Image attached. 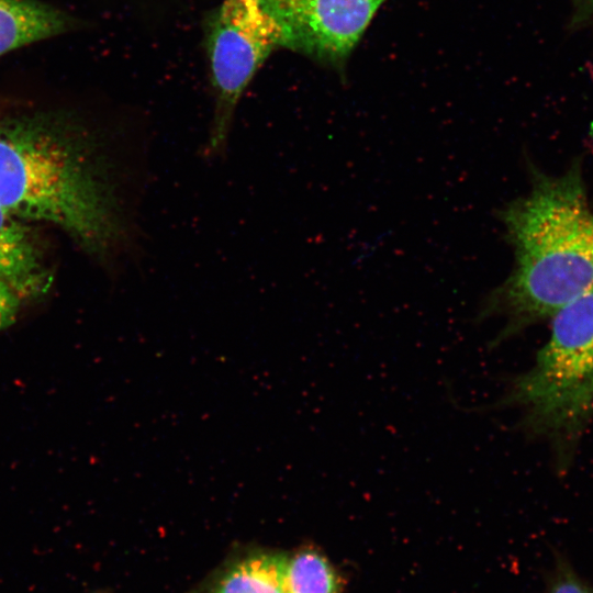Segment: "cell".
Wrapping results in <instances>:
<instances>
[{
	"label": "cell",
	"instance_id": "1",
	"mask_svg": "<svg viewBox=\"0 0 593 593\" xmlns=\"http://www.w3.org/2000/svg\"><path fill=\"white\" fill-rule=\"evenodd\" d=\"M113 176L99 143L69 122L0 115V206L60 228L103 260L138 246Z\"/></svg>",
	"mask_w": 593,
	"mask_h": 593
},
{
	"label": "cell",
	"instance_id": "2",
	"mask_svg": "<svg viewBox=\"0 0 593 593\" xmlns=\"http://www.w3.org/2000/svg\"><path fill=\"white\" fill-rule=\"evenodd\" d=\"M499 219L515 262L477 315L505 317L493 344L552 317L593 287V211L579 166L560 176L534 169L528 193L507 203Z\"/></svg>",
	"mask_w": 593,
	"mask_h": 593
},
{
	"label": "cell",
	"instance_id": "3",
	"mask_svg": "<svg viewBox=\"0 0 593 593\" xmlns=\"http://www.w3.org/2000/svg\"><path fill=\"white\" fill-rule=\"evenodd\" d=\"M500 404H517L535 433L575 435L593 414V287L553 316L551 333L530 370Z\"/></svg>",
	"mask_w": 593,
	"mask_h": 593
},
{
	"label": "cell",
	"instance_id": "4",
	"mask_svg": "<svg viewBox=\"0 0 593 593\" xmlns=\"http://www.w3.org/2000/svg\"><path fill=\"white\" fill-rule=\"evenodd\" d=\"M279 47L284 30L267 0H224L205 24V48L214 96L213 116L200 154L226 157L235 112L258 69Z\"/></svg>",
	"mask_w": 593,
	"mask_h": 593
},
{
	"label": "cell",
	"instance_id": "5",
	"mask_svg": "<svg viewBox=\"0 0 593 593\" xmlns=\"http://www.w3.org/2000/svg\"><path fill=\"white\" fill-rule=\"evenodd\" d=\"M385 0H267L287 48L342 68Z\"/></svg>",
	"mask_w": 593,
	"mask_h": 593
},
{
	"label": "cell",
	"instance_id": "6",
	"mask_svg": "<svg viewBox=\"0 0 593 593\" xmlns=\"http://www.w3.org/2000/svg\"><path fill=\"white\" fill-rule=\"evenodd\" d=\"M0 281L21 301L44 295L53 282L43 253L23 220L1 206Z\"/></svg>",
	"mask_w": 593,
	"mask_h": 593
},
{
	"label": "cell",
	"instance_id": "7",
	"mask_svg": "<svg viewBox=\"0 0 593 593\" xmlns=\"http://www.w3.org/2000/svg\"><path fill=\"white\" fill-rule=\"evenodd\" d=\"M64 15L35 0H0V56L61 33Z\"/></svg>",
	"mask_w": 593,
	"mask_h": 593
},
{
	"label": "cell",
	"instance_id": "8",
	"mask_svg": "<svg viewBox=\"0 0 593 593\" xmlns=\"http://www.w3.org/2000/svg\"><path fill=\"white\" fill-rule=\"evenodd\" d=\"M286 555L259 553L234 564L217 582L213 593H283Z\"/></svg>",
	"mask_w": 593,
	"mask_h": 593
},
{
	"label": "cell",
	"instance_id": "9",
	"mask_svg": "<svg viewBox=\"0 0 593 593\" xmlns=\"http://www.w3.org/2000/svg\"><path fill=\"white\" fill-rule=\"evenodd\" d=\"M283 593H339V579L320 552L303 549L286 556L282 570Z\"/></svg>",
	"mask_w": 593,
	"mask_h": 593
},
{
	"label": "cell",
	"instance_id": "10",
	"mask_svg": "<svg viewBox=\"0 0 593 593\" xmlns=\"http://www.w3.org/2000/svg\"><path fill=\"white\" fill-rule=\"evenodd\" d=\"M547 593H593V585L581 578L563 558H558L550 574Z\"/></svg>",
	"mask_w": 593,
	"mask_h": 593
},
{
	"label": "cell",
	"instance_id": "11",
	"mask_svg": "<svg viewBox=\"0 0 593 593\" xmlns=\"http://www.w3.org/2000/svg\"><path fill=\"white\" fill-rule=\"evenodd\" d=\"M20 303L21 299L0 281V331L15 322Z\"/></svg>",
	"mask_w": 593,
	"mask_h": 593
},
{
	"label": "cell",
	"instance_id": "12",
	"mask_svg": "<svg viewBox=\"0 0 593 593\" xmlns=\"http://www.w3.org/2000/svg\"><path fill=\"white\" fill-rule=\"evenodd\" d=\"M588 1H590V2H592V3H593V0H588Z\"/></svg>",
	"mask_w": 593,
	"mask_h": 593
}]
</instances>
